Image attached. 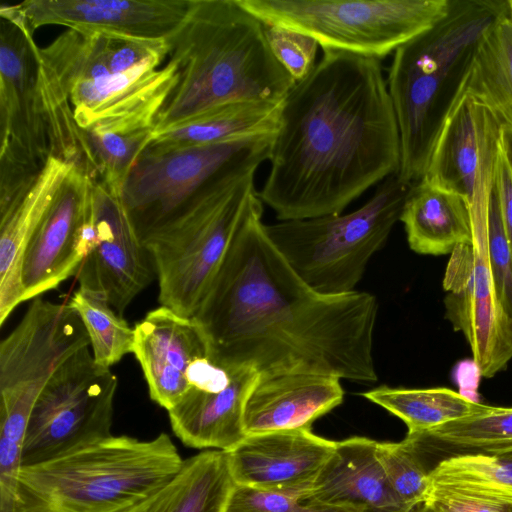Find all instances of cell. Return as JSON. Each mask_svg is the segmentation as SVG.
Wrapping results in <instances>:
<instances>
[{"label":"cell","instance_id":"obj_38","mask_svg":"<svg viewBox=\"0 0 512 512\" xmlns=\"http://www.w3.org/2000/svg\"><path fill=\"white\" fill-rule=\"evenodd\" d=\"M494 188L503 228L512 252V169L504 155L502 145L498 155Z\"/></svg>","mask_w":512,"mask_h":512},{"label":"cell","instance_id":"obj_7","mask_svg":"<svg viewBox=\"0 0 512 512\" xmlns=\"http://www.w3.org/2000/svg\"><path fill=\"white\" fill-rule=\"evenodd\" d=\"M414 184L397 174L347 214L279 221L265 230L298 276L322 294L354 291L371 257L386 243Z\"/></svg>","mask_w":512,"mask_h":512},{"label":"cell","instance_id":"obj_4","mask_svg":"<svg viewBox=\"0 0 512 512\" xmlns=\"http://www.w3.org/2000/svg\"><path fill=\"white\" fill-rule=\"evenodd\" d=\"M508 11V0H450L443 19L394 52L387 86L400 133L397 175L403 181L415 184L424 177L481 39Z\"/></svg>","mask_w":512,"mask_h":512},{"label":"cell","instance_id":"obj_6","mask_svg":"<svg viewBox=\"0 0 512 512\" xmlns=\"http://www.w3.org/2000/svg\"><path fill=\"white\" fill-rule=\"evenodd\" d=\"M255 170H232L205 184L143 240L158 278L159 302L193 317L257 195Z\"/></svg>","mask_w":512,"mask_h":512},{"label":"cell","instance_id":"obj_40","mask_svg":"<svg viewBox=\"0 0 512 512\" xmlns=\"http://www.w3.org/2000/svg\"><path fill=\"white\" fill-rule=\"evenodd\" d=\"M508 1H509L510 13H511V16H512V0H508Z\"/></svg>","mask_w":512,"mask_h":512},{"label":"cell","instance_id":"obj_9","mask_svg":"<svg viewBox=\"0 0 512 512\" xmlns=\"http://www.w3.org/2000/svg\"><path fill=\"white\" fill-rule=\"evenodd\" d=\"M0 210L29 189L50 141L37 93L38 45L14 5L0 7Z\"/></svg>","mask_w":512,"mask_h":512},{"label":"cell","instance_id":"obj_35","mask_svg":"<svg viewBox=\"0 0 512 512\" xmlns=\"http://www.w3.org/2000/svg\"><path fill=\"white\" fill-rule=\"evenodd\" d=\"M265 36L278 62L296 82L315 67L319 44L314 38L274 25H265Z\"/></svg>","mask_w":512,"mask_h":512},{"label":"cell","instance_id":"obj_16","mask_svg":"<svg viewBox=\"0 0 512 512\" xmlns=\"http://www.w3.org/2000/svg\"><path fill=\"white\" fill-rule=\"evenodd\" d=\"M93 178L75 165L31 236L21 266L23 300L56 289L75 276L86 255L88 198Z\"/></svg>","mask_w":512,"mask_h":512},{"label":"cell","instance_id":"obj_27","mask_svg":"<svg viewBox=\"0 0 512 512\" xmlns=\"http://www.w3.org/2000/svg\"><path fill=\"white\" fill-rule=\"evenodd\" d=\"M361 395L401 419L410 434L426 432L493 408L443 387L405 388L381 385Z\"/></svg>","mask_w":512,"mask_h":512},{"label":"cell","instance_id":"obj_42","mask_svg":"<svg viewBox=\"0 0 512 512\" xmlns=\"http://www.w3.org/2000/svg\"><path fill=\"white\" fill-rule=\"evenodd\" d=\"M422 507V506H421ZM421 507H419L416 512H421Z\"/></svg>","mask_w":512,"mask_h":512},{"label":"cell","instance_id":"obj_1","mask_svg":"<svg viewBox=\"0 0 512 512\" xmlns=\"http://www.w3.org/2000/svg\"><path fill=\"white\" fill-rule=\"evenodd\" d=\"M262 204L257 193L193 316L209 357L226 368L250 366L260 376L316 373L375 382L377 299L311 288L268 237Z\"/></svg>","mask_w":512,"mask_h":512},{"label":"cell","instance_id":"obj_39","mask_svg":"<svg viewBox=\"0 0 512 512\" xmlns=\"http://www.w3.org/2000/svg\"><path fill=\"white\" fill-rule=\"evenodd\" d=\"M501 145L504 155L512 169V129L503 126Z\"/></svg>","mask_w":512,"mask_h":512},{"label":"cell","instance_id":"obj_26","mask_svg":"<svg viewBox=\"0 0 512 512\" xmlns=\"http://www.w3.org/2000/svg\"><path fill=\"white\" fill-rule=\"evenodd\" d=\"M282 102L250 100L231 103L157 134L150 146L168 149L275 134Z\"/></svg>","mask_w":512,"mask_h":512},{"label":"cell","instance_id":"obj_22","mask_svg":"<svg viewBox=\"0 0 512 512\" xmlns=\"http://www.w3.org/2000/svg\"><path fill=\"white\" fill-rule=\"evenodd\" d=\"M229 368H232V377L228 385L216 388L189 386L168 410L171 428L186 446L228 452L247 436L243 423L244 407L259 374L250 366Z\"/></svg>","mask_w":512,"mask_h":512},{"label":"cell","instance_id":"obj_43","mask_svg":"<svg viewBox=\"0 0 512 512\" xmlns=\"http://www.w3.org/2000/svg\"><path fill=\"white\" fill-rule=\"evenodd\" d=\"M508 512H512V506L509 508V511Z\"/></svg>","mask_w":512,"mask_h":512},{"label":"cell","instance_id":"obj_10","mask_svg":"<svg viewBox=\"0 0 512 512\" xmlns=\"http://www.w3.org/2000/svg\"><path fill=\"white\" fill-rule=\"evenodd\" d=\"M274 135L168 149L149 146L133 166L121 194L140 239L217 176L232 170H257L269 159Z\"/></svg>","mask_w":512,"mask_h":512},{"label":"cell","instance_id":"obj_8","mask_svg":"<svg viewBox=\"0 0 512 512\" xmlns=\"http://www.w3.org/2000/svg\"><path fill=\"white\" fill-rule=\"evenodd\" d=\"M265 25L314 38L323 50L382 59L433 27L450 0H238Z\"/></svg>","mask_w":512,"mask_h":512},{"label":"cell","instance_id":"obj_19","mask_svg":"<svg viewBox=\"0 0 512 512\" xmlns=\"http://www.w3.org/2000/svg\"><path fill=\"white\" fill-rule=\"evenodd\" d=\"M134 331L133 354L150 398L168 411L188 389L187 371L192 362L208 355L205 336L193 317L165 306L149 311Z\"/></svg>","mask_w":512,"mask_h":512},{"label":"cell","instance_id":"obj_17","mask_svg":"<svg viewBox=\"0 0 512 512\" xmlns=\"http://www.w3.org/2000/svg\"><path fill=\"white\" fill-rule=\"evenodd\" d=\"M191 0H27L14 4L29 29L61 25L116 39L167 41Z\"/></svg>","mask_w":512,"mask_h":512},{"label":"cell","instance_id":"obj_11","mask_svg":"<svg viewBox=\"0 0 512 512\" xmlns=\"http://www.w3.org/2000/svg\"><path fill=\"white\" fill-rule=\"evenodd\" d=\"M118 380L98 365L90 346L53 373L31 410L22 466L36 464L112 436Z\"/></svg>","mask_w":512,"mask_h":512},{"label":"cell","instance_id":"obj_33","mask_svg":"<svg viewBox=\"0 0 512 512\" xmlns=\"http://www.w3.org/2000/svg\"><path fill=\"white\" fill-rule=\"evenodd\" d=\"M379 461L398 496L413 510L423 506L434 465L415 434L400 442H378Z\"/></svg>","mask_w":512,"mask_h":512},{"label":"cell","instance_id":"obj_25","mask_svg":"<svg viewBox=\"0 0 512 512\" xmlns=\"http://www.w3.org/2000/svg\"><path fill=\"white\" fill-rule=\"evenodd\" d=\"M235 485L227 452L206 450L185 459L171 479L125 512H225Z\"/></svg>","mask_w":512,"mask_h":512},{"label":"cell","instance_id":"obj_31","mask_svg":"<svg viewBox=\"0 0 512 512\" xmlns=\"http://www.w3.org/2000/svg\"><path fill=\"white\" fill-rule=\"evenodd\" d=\"M84 134L88 173L112 194L121 197L133 166L155 139L154 129L127 134Z\"/></svg>","mask_w":512,"mask_h":512},{"label":"cell","instance_id":"obj_30","mask_svg":"<svg viewBox=\"0 0 512 512\" xmlns=\"http://www.w3.org/2000/svg\"><path fill=\"white\" fill-rule=\"evenodd\" d=\"M430 486L464 491L512 506V446L498 451L441 460L430 474Z\"/></svg>","mask_w":512,"mask_h":512},{"label":"cell","instance_id":"obj_13","mask_svg":"<svg viewBox=\"0 0 512 512\" xmlns=\"http://www.w3.org/2000/svg\"><path fill=\"white\" fill-rule=\"evenodd\" d=\"M87 346L84 324L68 303L32 299L0 344V410L30 415L56 369Z\"/></svg>","mask_w":512,"mask_h":512},{"label":"cell","instance_id":"obj_2","mask_svg":"<svg viewBox=\"0 0 512 512\" xmlns=\"http://www.w3.org/2000/svg\"><path fill=\"white\" fill-rule=\"evenodd\" d=\"M259 198L279 221L341 214L398 174L401 141L379 59L323 50L282 102Z\"/></svg>","mask_w":512,"mask_h":512},{"label":"cell","instance_id":"obj_21","mask_svg":"<svg viewBox=\"0 0 512 512\" xmlns=\"http://www.w3.org/2000/svg\"><path fill=\"white\" fill-rule=\"evenodd\" d=\"M377 445L359 436L336 442L306 497L352 512H416L393 489L379 461Z\"/></svg>","mask_w":512,"mask_h":512},{"label":"cell","instance_id":"obj_24","mask_svg":"<svg viewBox=\"0 0 512 512\" xmlns=\"http://www.w3.org/2000/svg\"><path fill=\"white\" fill-rule=\"evenodd\" d=\"M399 221L410 249L421 255L451 254L458 246L472 242L467 201L425 179L413 185Z\"/></svg>","mask_w":512,"mask_h":512},{"label":"cell","instance_id":"obj_5","mask_svg":"<svg viewBox=\"0 0 512 512\" xmlns=\"http://www.w3.org/2000/svg\"><path fill=\"white\" fill-rule=\"evenodd\" d=\"M166 433L120 435L22 466L14 512H125L171 479L183 464Z\"/></svg>","mask_w":512,"mask_h":512},{"label":"cell","instance_id":"obj_37","mask_svg":"<svg viewBox=\"0 0 512 512\" xmlns=\"http://www.w3.org/2000/svg\"><path fill=\"white\" fill-rule=\"evenodd\" d=\"M423 506L430 512H508L510 508L508 505L444 486H430Z\"/></svg>","mask_w":512,"mask_h":512},{"label":"cell","instance_id":"obj_3","mask_svg":"<svg viewBox=\"0 0 512 512\" xmlns=\"http://www.w3.org/2000/svg\"><path fill=\"white\" fill-rule=\"evenodd\" d=\"M167 42L178 79L155 136L231 103L281 102L296 84L271 51L265 24L238 0H191Z\"/></svg>","mask_w":512,"mask_h":512},{"label":"cell","instance_id":"obj_41","mask_svg":"<svg viewBox=\"0 0 512 512\" xmlns=\"http://www.w3.org/2000/svg\"><path fill=\"white\" fill-rule=\"evenodd\" d=\"M421 512H430L427 508H425L424 506L421 507Z\"/></svg>","mask_w":512,"mask_h":512},{"label":"cell","instance_id":"obj_15","mask_svg":"<svg viewBox=\"0 0 512 512\" xmlns=\"http://www.w3.org/2000/svg\"><path fill=\"white\" fill-rule=\"evenodd\" d=\"M503 126L487 106L462 90L422 179L463 197L471 217L488 215Z\"/></svg>","mask_w":512,"mask_h":512},{"label":"cell","instance_id":"obj_12","mask_svg":"<svg viewBox=\"0 0 512 512\" xmlns=\"http://www.w3.org/2000/svg\"><path fill=\"white\" fill-rule=\"evenodd\" d=\"M472 242L452 253L444 275L445 315L461 332L474 363L493 377L512 359V319L496 291L488 247V216L472 219Z\"/></svg>","mask_w":512,"mask_h":512},{"label":"cell","instance_id":"obj_29","mask_svg":"<svg viewBox=\"0 0 512 512\" xmlns=\"http://www.w3.org/2000/svg\"><path fill=\"white\" fill-rule=\"evenodd\" d=\"M412 434L417 435L435 468L445 458L511 447L512 408L493 406L488 412Z\"/></svg>","mask_w":512,"mask_h":512},{"label":"cell","instance_id":"obj_32","mask_svg":"<svg viewBox=\"0 0 512 512\" xmlns=\"http://www.w3.org/2000/svg\"><path fill=\"white\" fill-rule=\"evenodd\" d=\"M68 304L84 324L98 365L111 369L125 355L133 353L134 328L109 304L80 289L72 294Z\"/></svg>","mask_w":512,"mask_h":512},{"label":"cell","instance_id":"obj_36","mask_svg":"<svg viewBox=\"0 0 512 512\" xmlns=\"http://www.w3.org/2000/svg\"><path fill=\"white\" fill-rule=\"evenodd\" d=\"M488 247L498 298L512 319V252L503 228L495 188L489 202Z\"/></svg>","mask_w":512,"mask_h":512},{"label":"cell","instance_id":"obj_28","mask_svg":"<svg viewBox=\"0 0 512 512\" xmlns=\"http://www.w3.org/2000/svg\"><path fill=\"white\" fill-rule=\"evenodd\" d=\"M509 2V1H508ZM463 90L512 129V16L503 15L481 39Z\"/></svg>","mask_w":512,"mask_h":512},{"label":"cell","instance_id":"obj_34","mask_svg":"<svg viewBox=\"0 0 512 512\" xmlns=\"http://www.w3.org/2000/svg\"><path fill=\"white\" fill-rule=\"evenodd\" d=\"M225 512H352L309 497L275 493L235 485Z\"/></svg>","mask_w":512,"mask_h":512},{"label":"cell","instance_id":"obj_18","mask_svg":"<svg viewBox=\"0 0 512 512\" xmlns=\"http://www.w3.org/2000/svg\"><path fill=\"white\" fill-rule=\"evenodd\" d=\"M336 441L293 429L247 435L227 452L236 485L306 497Z\"/></svg>","mask_w":512,"mask_h":512},{"label":"cell","instance_id":"obj_23","mask_svg":"<svg viewBox=\"0 0 512 512\" xmlns=\"http://www.w3.org/2000/svg\"><path fill=\"white\" fill-rule=\"evenodd\" d=\"M75 163L50 155L21 198L0 211V325L22 302L21 266L27 244Z\"/></svg>","mask_w":512,"mask_h":512},{"label":"cell","instance_id":"obj_20","mask_svg":"<svg viewBox=\"0 0 512 512\" xmlns=\"http://www.w3.org/2000/svg\"><path fill=\"white\" fill-rule=\"evenodd\" d=\"M340 381L316 373L259 375L244 407L246 434L310 429L316 419L342 403Z\"/></svg>","mask_w":512,"mask_h":512},{"label":"cell","instance_id":"obj_14","mask_svg":"<svg viewBox=\"0 0 512 512\" xmlns=\"http://www.w3.org/2000/svg\"><path fill=\"white\" fill-rule=\"evenodd\" d=\"M154 275L151 256L121 197L93 180L88 199L86 255L75 275L79 289L123 315Z\"/></svg>","mask_w":512,"mask_h":512}]
</instances>
